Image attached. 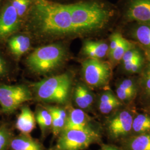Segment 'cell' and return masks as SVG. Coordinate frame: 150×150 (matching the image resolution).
<instances>
[{
    "mask_svg": "<svg viewBox=\"0 0 150 150\" xmlns=\"http://www.w3.org/2000/svg\"><path fill=\"white\" fill-rule=\"evenodd\" d=\"M102 142L100 130L66 129L57 137L55 145L47 150H85Z\"/></svg>",
    "mask_w": 150,
    "mask_h": 150,
    "instance_id": "cell-6",
    "label": "cell"
},
{
    "mask_svg": "<svg viewBox=\"0 0 150 150\" xmlns=\"http://www.w3.org/2000/svg\"><path fill=\"white\" fill-rule=\"evenodd\" d=\"M118 145L124 150H150V133L130 136Z\"/></svg>",
    "mask_w": 150,
    "mask_h": 150,
    "instance_id": "cell-21",
    "label": "cell"
},
{
    "mask_svg": "<svg viewBox=\"0 0 150 150\" xmlns=\"http://www.w3.org/2000/svg\"><path fill=\"white\" fill-rule=\"evenodd\" d=\"M36 121L41 131L42 136L45 137L49 131L52 129V119L51 113L45 107H38L35 114Z\"/></svg>",
    "mask_w": 150,
    "mask_h": 150,
    "instance_id": "cell-25",
    "label": "cell"
},
{
    "mask_svg": "<svg viewBox=\"0 0 150 150\" xmlns=\"http://www.w3.org/2000/svg\"><path fill=\"white\" fill-rule=\"evenodd\" d=\"M31 0H7L0 10V41L21 32Z\"/></svg>",
    "mask_w": 150,
    "mask_h": 150,
    "instance_id": "cell-4",
    "label": "cell"
},
{
    "mask_svg": "<svg viewBox=\"0 0 150 150\" xmlns=\"http://www.w3.org/2000/svg\"><path fill=\"white\" fill-rule=\"evenodd\" d=\"M148 133H150V115L143 111L142 112H138L136 110L132 124L131 136Z\"/></svg>",
    "mask_w": 150,
    "mask_h": 150,
    "instance_id": "cell-22",
    "label": "cell"
},
{
    "mask_svg": "<svg viewBox=\"0 0 150 150\" xmlns=\"http://www.w3.org/2000/svg\"><path fill=\"white\" fill-rule=\"evenodd\" d=\"M71 57L68 41L46 43L34 49L25 59L27 69L39 76L52 74L62 69Z\"/></svg>",
    "mask_w": 150,
    "mask_h": 150,
    "instance_id": "cell-2",
    "label": "cell"
},
{
    "mask_svg": "<svg viewBox=\"0 0 150 150\" xmlns=\"http://www.w3.org/2000/svg\"><path fill=\"white\" fill-rule=\"evenodd\" d=\"M147 59L145 52L140 54L135 59L123 66H118V71L126 76L139 75L144 68Z\"/></svg>",
    "mask_w": 150,
    "mask_h": 150,
    "instance_id": "cell-24",
    "label": "cell"
},
{
    "mask_svg": "<svg viewBox=\"0 0 150 150\" xmlns=\"http://www.w3.org/2000/svg\"><path fill=\"white\" fill-rule=\"evenodd\" d=\"M137 91V75L122 77L115 83L114 92L118 100L125 106L134 105Z\"/></svg>",
    "mask_w": 150,
    "mask_h": 150,
    "instance_id": "cell-11",
    "label": "cell"
},
{
    "mask_svg": "<svg viewBox=\"0 0 150 150\" xmlns=\"http://www.w3.org/2000/svg\"><path fill=\"white\" fill-rule=\"evenodd\" d=\"M46 107L51 113L52 119V125L51 132L54 137H58L64 129L68 112L63 107L57 105H46Z\"/></svg>",
    "mask_w": 150,
    "mask_h": 150,
    "instance_id": "cell-18",
    "label": "cell"
},
{
    "mask_svg": "<svg viewBox=\"0 0 150 150\" xmlns=\"http://www.w3.org/2000/svg\"><path fill=\"white\" fill-rule=\"evenodd\" d=\"M32 98L31 88L25 85H0V106L3 112H13Z\"/></svg>",
    "mask_w": 150,
    "mask_h": 150,
    "instance_id": "cell-9",
    "label": "cell"
},
{
    "mask_svg": "<svg viewBox=\"0 0 150 150\" xmlns=\"http://www.w3.org/2000/svg\"><path fill=\"white\" fill-rule=\"evenodd\" d=\"M144 51L145 52L146 59L150 62V50H144Z\"/></svg>",
    "mask_w": 150,
    "mask_h": 150,
    "instance_id": "cell-30",
    "label": "cell"
},
{
    "mask_svg": "<svg viewBox=\"0 0 150 150\" xmlns=\"http://www.w3.org/2000/svg\"><path fill=\"white\" fill-rule=\"evenodd\" d=\"M72 83L73 75L67 71L33 83L31 90L39 101L64 105L71 96Z\"/></svg>",
    "mask_w": 150,
    "mask_h": 150,
    "instance_id": "cell-3",
    "label": "cell"
},
{
    "mask_svg": "<svg viewBox=\"0 0 150 150\" xmlns=\"http://www.w3.org/2000/svg\"><path fill=\"white\" fill-rule=\"evenodd\" d=\"M72 98L75 106L86 112L95 107L96 96L92 90L83 82L76 83L72 91Z\"/></svg>",
    "mask_w": 150,
    "mask_h": 150,
    "instance_id": "cell-13",
    "label": "cell"
},
{
    "mask_svg": "<svg viewBox=\"0 0 150 150\" xmlns=\"http://www.w3.org/2000/svg\"><path fill=\"white\" fill-rule=\"evenodd\" d=\"M136 43L122 37L117 46L108 54L107 61L111 64L113 69L117 67L122 57L129 50L134 47Z\"/></svg>",
    "mask_w": 150,
    "mask_h": 150,
    "instance_id": "cell-23",
    "label": "cell"
},
{
    "mask_svg": "<svg viewBox=\"0 0 150 150\" xmlns=\"http://www.w3.org/2000/svg\"><path fill=\"white\" fill-rule=\"evenodd\" d=\"M143 111H145L146 112L148 113L150 115V108H147V109H145V110H141Z\"/></svg>",
    "mask_w": 150,
    "mask_h": 150,
    "instance_id": "cell-31",
    "label": "cell"
},
{
    "mask_svg": "<svg viewBox=\"0 0 150 150\" xmlns=\"http://www.w3.org/2000/svg\"><path fill=\"white\" fill-rule=\"evenodd\" d=\"M116 5L119 12L116 28L130 23L150 25V0H118Z\"/></svg>",
    "mask_w": 150,
    "mask_h": 150,
    "instance_id": "cell-8",
    "label": "cell"
},
{
    "mask_svg": "<svg viewBox=\"0 0 150 150\" xmlns=\"http://www.w3.org/2000/svg\"><path fill=\"white\" fill-rule=\"evenodd\" d=\"M116 28L124 38L134 42L144 50H150V25L130 23Z\"/></svg>",
    "mask_w": 150,
    "mask_h": 150,
    "instance_id": "cell-10",
    "label": "cell"
},
{
    "mask_svg": "<svg viewBox=\"0 0 150 150\" xmlns=\"http://www.w3.org/2000/svg\"><path fill=\"white\" fill-rule=\"evenodd\" d=\"M10 150H47L38 139L32 138L30 134H22L13 136L11 140Z\"/></svg>",
    "mask_w": 150,
    "mask_h": 150,
    "instance_id": "cell-20",
    "label": "cell"
},
{
    "mask_svg": "<svg viewBox=\"0 0 150 150\" xmlns=\"http://www.w3.org/2000/svg\"><path fill=\"white\" fill-rule=\"evenodd\" d=\"M113 69L107 60L82 59L81 74L82 80L92 90L109 87L113 76Z\"/></svg>",
    "mask_w": 150,
    "mask_h": 150,
    "instance_id": "cell-7",
    "label": "cell"
},
{
    "mask_svg": "<svg viewBox=\"0 0 150 150\" xmlns=\"http://www.w3.org/2000/svg\"><path fill=\"white\" fill-rule=\"evenodd\" d=\"M95 106L101 114L108 116L125 105L118 100L114 91L108 87L103 89L96 97Z\"/></svg>",
    "mask_w": 150,
    "mask_h": 150,
    "instance_id": "cell-14",
    "label": "cell"
},
{
    "mask_svg": "<svg viewBox=\"0 0 150 150\" xmlns=\"http://www.w3.org/2000/svg\"><path fill=\"white\" fill-rule=\"evenodd\" d=\"M136 110L134 105L125 106L107 116L103 129L111 144L118 145L131 136Z\"/></svg>",
    "mask_w": 150,
    "mask_h": 150,
    "instance_id": "cell-5",
    "label": "cell"
},
{
    "mask_svg": "<svg viewBox=\"0 0 150 150\" xmlns=\"http://www.w3.org/2000/svg\"><path fill=\"white\" fill-rule=\"evenodd\" d=\"M1 2H2V0H0V7H1Z\"/></svg>",
    "mask_w": 150,
    "mask_h": 150,
    "instance_id": "cell-32",
    "label": "cell"
},
{
    "mask_svg": "<svg viewBox=\"0 0 150 150\" xmlns=\"http://www.w3.org/2000/svg\"><path fill=\"white\" fill-rule=\"evenodd\" d=\"M13 137V135L10 129L5 126H0V150H10Z\"/></svg>",
    "mask_w": 150,
    "mask_h": 150,
    "instance_id": "cell-26",
    "label": "cell"
},
{
    "mask_svg": "<svg viewBox=\"0 0 150 150\" xmlns=\"http://www.w3.org/2000/svg\"><path fill=\"white\" fill-rule=\"evenodd\" d=\"M138 91L135 101L141 110L150 108V62L147 60L144 68L137 75Z\"/></svg>",
    "mask_w": 150,
    "mask_h": 150,
    "instance_id": "cell-15",
    "label": "cell"
},
{
    "mask_svg": "<svg viewBox=\"0 0 150 150\" xmlns=\"http://www.w3.org/2000/svg\"><path fill=\"white\" fill-rule=\"evenodd\" d=\"M117 7L108 0L61 4L31 0L22 32L41 44L108 36L117 26Z\"/></svg>",
    "mask_w": 150,
    "mask_h": 150,
    "instance_id": "cell-1",
    "label": "cell"
},
{
    "mask_svg": "<svg viewBox=\"0 0 150 150\" xmlns=\"http://www.w3.org/2000/svg\"><path fill=\"white\" fill-rule=\"evenodd\" d=\"M35 114L27 106H22L17 118L16 128L22 134H30L36 127Z\"/></svg>",
    "mask_w": 150,
    "mask_h": 150,
    "instance_id": "cell-19",
    "label": "cell"
},
{
    "mask_svg": "<svg viewBox=\"0 0 150 150\" xmlns=\"http://www.w3.org/2000/svg\"><path fill=\"white\" fill-rule=\"evenodd\" d=\"M52 2H57V3H61V4H67V3H71V2H76L80 0H49Z\"/></svg>",
    "mask_w": 150,
    "mask_h": 150,
    "instance_id": "cell-29",
    "label": "cell"
},
{
    "mask_svg": "<svg viewBox=\"0 0 150 150\" xmlns=\"http://www.w3.org/2000/svg\"><path fill=\"white\" fill-rule=\"evenodd\" d=\"M99 150H124L120 146L114 144H103V142L100 145Z\"/></svg>",
    "mask_w": 150,
    "mask_h": 150,
    "instance_id": "cell-28",
    "label": "cell"
},
{
    "mask_svg": "<svg viewBox=\"0 0 150 150\" xmlns=\"http://www.w3.org/2000/svg\"><path fill=\"white\" fill-rule=\"evenodd\" d=\"M8 64L4 57L0 54V79L5 77L8 74Z\"/></svg>",
    "mask_w": 150,
    "mask_h": 150,
    "instance_id": "cell-27",
    "label": "cell"
},
{
    "mask_svg": "<svg viewBox=\"0 0 150 150\" xmlns=\"http://www.w3.org/2000/svg\"><path fill=\"white\" fill-rule=\"evenodd\" d=\"M66 129L100 130L94 126L93 118L85 111L78 108H72L68 112V117L64 129Z\"/></svg>",
    "mask_w": 150,
    "mask_h": 150,
    "instance_id": "cell-16",
    "label": "cell"
},
{
    "mask_svg": "<svg viewBox=\"0 0 150 150\" xmlns=\"http://www.w3.org/2000/svg\"><path fill=\"white\" fill-rule=\"evenodd\" d=\"M33 43L32 38L27 33L18 32L7 39V46L11 54L20 59L31 50Z\"/></svg>",
    "mask_w": 150,
    "mask_h": 150,
    "instance_id": "cell-17",
    "label": "cell"
},
{
    "mask_svg": "<svg viewBox=\"0 0 150 150\" xmlns=\"http://www.w3.org/2000/svg\"><path fill=\"white\" fill-rule=\"evenodd\" d=\"M109 50L108 38L83 40L80 54L82 59L107 60Z\"/></svg>",
    "mask_w": 150,
    "mask_h": 150,
    "instance_id": "cell-12",
    "label": "cell"
}]
</instances>
